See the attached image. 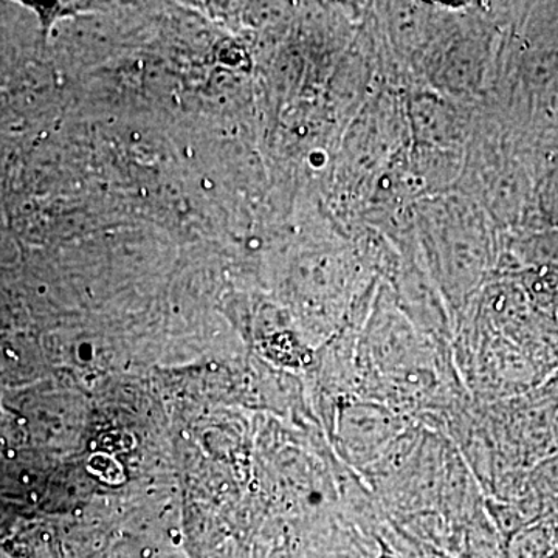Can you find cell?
<instances>
[{
    "label": "cell",
    "instance_id": "obj_1",
    "mask_svg": "<svg viewBox=\"0 0 558 558\" xmlns=\"http://www.w3.org/2000/svg\"><path fill=\"white\" fill-rule=\"evenodd\" d=\"M411 213L422 259L457 326L497 264L494 223L457 190L425 197Z\"/></svg>",
    "mask_w": 558,
    "mask_h": 558
},
{
    "label": "cell",
    "instance_id": "obj_2",
    "mask_svg": "<svg viewBox=\"0 0 558 558\" xmlns=\"http://www.w3.org/2000/svg\"><path fill=\"white\" fill-rule=\"evenodd\" d=\"M416 422L384 403L362 398H341L330 417L333 447L348 469L362 472Z\"/></svg>",
    "mask_w": 558,
    "mask_h": 558
},
{
    "label": "cell",
    "instance_id": "obj_3",
    "mask_svg": "<svg viewBox=\"0 0 558 558\" xmlns=\"http://www.w3.org/2000/svg\"><path fill=\"white\" fill-rule=\"evenodd\" d=\"M410 143L421 148L464 150L472 134L475 106L439 94L425 84L402 92Z\"/></svg>",
    "mask_w": 558,
    "mask_h": 558
},
{
    "label": "cell",
    "instance_id": "obj_4",
    "mask_svg": "<svg viewBox=\"0 0 558 558\" xmlns=\"http://www.w3.org/2000/svg\"><path fill=\"white\" fill-rule=\"evenodd\" d=\"M557 548L556 527L542 519L512 535L505 543L502 558H548Z\"/></svg>",
    "mask_w": 558,
    "mask_h": 558
},
{
    "label": "cell",
    "instance_id": "obj_5",
    "mask_svg": "<svg viewBox=\"0 0 558 558\" xmlns=\"http://www.w3.org/2000/svg\"><path fill=\"white\" fill-rule=\"evenodd\" d=\"M534 204L538 218L550 230H558V159L549 161L537 175Z\"/></svg>",
    "mask_w": 558,
    "mask_h": 558
},
{
    "label": "cell",
    "instance_id": "obj_6",
    "mask_svg": "<svg viewBox=\"0 0 558 558\" xmlns=\"http://www.w3.org/2000/svg\"><path fill=\"white\" fill-rule=\"evenodd\" d=\"M20 5L35 14L39 24L40 36H43L44 40L49 39L58 22L90 13V11L98 10V7H100L98 3L92 2H53L49 3V5H40V3L35 2H20Z\"/></svg>",
    "mask_w": 558,
    "mask_h": 558
},
{
    "label": "cell",
    "instance_id": "obj_7",
    "mask_svg": "<svg viewBox=\"0 0 558 558\" xmlns=\"http://www.w3.org/2000/svg\"><path fill=\"white\" fill-rule=\"evenodd\" d=\"M532 486L542 498L558 497V450L545 454L529 472Z\"/></svg>",
    "mask_w": 558,
    "mask_h": 558
},
{
    "label": "cell",
    "instance_id": "obj_8",
    "mask_svg": "<svg viewBox=\"0 0 558 558\" xmlns=\"http://www.w3.org/2000/svg\"><path fill=\"white\" fill-rule=\"evenodd\" d=\"M16 241L13 234L0 223V260H13L16 258Z\"/></svg>",
    "mask_w": 558,
    "mask_h": 558
},
{
    "label": "cell",
    "instance_id": "obj_9",
    "mask_svg": "<svg viewBox=\"0 0 558 558\" xmlns=\"http://www.w3.org/2000/svg\"><path fill=\"white\" fill-rule=\"evenodd\" d=\"M374 558H407V557L400 556V554L395 553V550L387 548V546H384L380 543V550H379V553H377V556Z\"/></svg>",
    "mask_w": 558,
    "mask_h": 558
},
{
    "label": "cell",
    "instance_id": "obj_10",
    "mask_svg": "<svg viewBox=\"0 0 558 558\" xmlns=\"http://www.w3.org/2000/svg\"><path fill=\"white\" fill-rule=\"evenodd\" d=\"M553 440H554V451L558 450V410L557 413L554 414L553 417Z\"/></svg>",
    "mask_w": 558,
    "mask_h": 558
},
{
    "label": "cell",
    "instance_id": "obj_11",
    "mask_svg": "<svg viewBox=\"0 0 558 558\" xmlns=\"http://www.w3.org/2000/svg\"><path fill=\"white\" fill-rule=\"evenodd\" d=\"M553 502H554V509H556V512L558 513V497L553 498Z\"/></svg>",
    "mask_w": 558,
    "mask_h": 558
},
{
    "label": "cell",
    "instance_id": "obj_12",
    "mask_svg": "<svg viewBox=\"0 0 558 558\" xmlns=\"http://www.w3.org/2000/svg\"><path fill=\"white\" fill-rule=\"evenodd\" d=\"M548 558H558V548Z\"/></svg>",
    "mask_w": 558,
    "mask_h": 558
}]
</instances>
